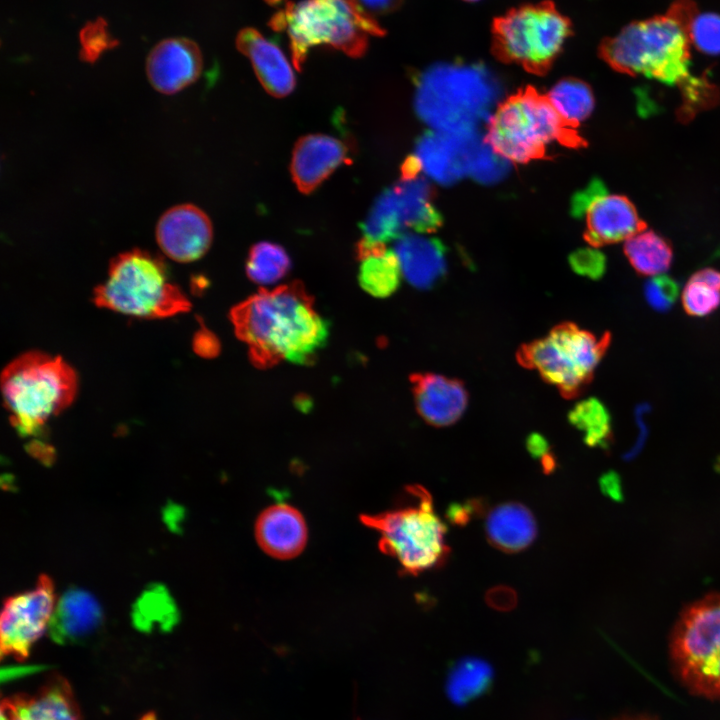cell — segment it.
<instances>
[{
  "mask_svg": "<svg viewBox=\"0 0 720 720\" xmlns=\"http://www.w3.org/2000/svg\"><path fill=\"white\" fill-rule=\"evenodd\" d=\"M142 720H156V719L153 714H148Z\"/></svg>",
  "mask_w": 720,
  "mask_h": 720,
  "instance_id": "obj_48",
  "label": "cell"
},
{
  "mask_svg": "<svg viewBox=\"0 0 720 720\" xmlns=\"http://www.w3.org/2000/svg\"><path fill=\"white\" fill-rule=\"evenodd\" d=\"M80 59L84 62L94 63L102 53L119 45V41L112 37L107 29V22L102 17L88 22L79 33Z\"/></svg>",
  "mask_w": 720,
  "mask_h": 720,
  "instance_id": "obj_35",
  "label": "cell"
},
{
  "mask_svg": "<svg viewBox=\"0 0 720 720\" xmlns=\"http://www.w3.org/2000/svg\"><path fill=\"white\" fill-rule=\"evenodd\" d=\"M78 379L59 356L40 351L21 354L1 374V391L10 422L23 437L38 435L46 422L73 402Z\"/></svg>",
  "mask_w": 720,
  "mask_h": 720,
  "instance_id": "obj_5",
  "label": "cell"
},
{
  "mask_svg": "<svg viewBox=\"0 0 720 720\" xmlns=\"http://www.w3.org/2000/svg\"><path fill=\"white\" fill-rule=\"evenodd\" d=\"M569 422L583 433L585 444L607 448L612 439L611 417L607 407L594 397L577 402L568 415Z\"/></svg>",
  "mask_w": 720,
  "mask_h": 720,
  "instance_id": "obj_30",
  "label": "cell"
},
{
  "mask_svg": "<svg viewBox=\"0 0 720 720\" xmlns=\"http://www.w3.org/2000/svg\"><path fill=\"white\" fill-rule=\"evenodd\" d=\"M609 344V333L598 337L576 325L564 324L527 345L520 359L570 396L590 382Z\"/></svg>",
  "mask_w": 720,
  "mask_h": 720,
  "instance_id": "obj_10",
  "label": "cell"
},
{
  "mask_svg": "<svg viewBox=\"0 0 720 720\" xmlns=\"http://www.w3.org/2000/svg\"><path fill=\"white\" fill-rule=\"evenodd\" d=\"M360 520L379 533V549L397 560L404 574L415 576L441 568L449 558L447 527L423 486H407L396 508L374 515L362 514Z\"/></svg>",
  "mask_w": 720,
  "mask_h": 720,
  "instance_id": "obj_6",
  "label": "cell"
},
{
  "mask_svg": "<svg viewBox=\"0 0 720 720\" xmlns=\"http://www.w3.org/2000/svg\"><path fill=\"white\" fill-rule=\"evenodd\" d=\"M402 272L394 250L361 260L358 280L368 294L378 298L388 297L398 288Z\"/></svg>",
  "mask_w": 720,
  "mask_h": 720,
  "instance_id": "obj_29",
  "label": "cell"
},
{
  "mask_svg": "<svg viewBox=\"0 0 720 720\" xmlns=\"http://www.w3.org/2000/svg\"><path fill=\"white\" fill-rule=\"evenodd\" d=\"M483 140L477 131L431 130L418 139L412 156L419 172L439 184H452L469 176L473 158Z\"/></svg>",
  "mask_w": 720,
  "mask_h": 720,
  "instance_id": "obj_14",
  "label": "cell"
},
{
  "mask_svg": "<svg viewBox=\"0 0 720 720\" xmlns=\"http://www.w3.org/2000/svg\"><path fill=\"white\" fill-rule=\"evenodd\" d=\"M371 16L389 14L397 10L403 0H356Z\"/></svg>",
  "mask_w": 720,
  "mask_h": 720,
  "instance_id": "obj_42",
  "label": "cell"
},
{
  "mask_svg": "<svg viewBox=\"0 0 720 720\" xmlns=\"http://www.w3.org/2000/svg\"><path fill=\"white\" fill-rule=\"evenodd\" d=\"M571 33V22L551 1L526 4L494 20L492 51L503 62L544 74Z\"/></svg>",
  "mask_w": 720,
  "mask_h": 720,
  "instance_id": "obj_9",
  "label": "cell"
},
{
  "mask_svg": "<svg viewBox=\"0 0 720 720\" xmlns=\"http://www.w3.org/2000/svg\"><path fill=\"white\" fill-rule=\"evenodd\" d=\"M230 319L257 368L281 361L311 364L325 346L329 324L301 282L260 290L234 306Z\"/></svg>",
  "mask_w": 720,
  "mask_h": 720,
  "instance_id": "obj_1",
  "label": "cell"
},
{
  "mask_svg": "<svg viewBox=\"0 0 720 720\" xmlns=\"http://www.w3.org/2000/svg\"><path fill=\"white\" fill-rule=\"evenodd\" d=\"M486 502L481 498H473L465 503H451L446 510L447 520L459 527L467 525L474 517L482 516L486 511Z\"/></svg>",
  "mask_w": 720,
  "mask_h": 720,
  "instance_id": "obj_39",
  "label": "cell"
},
{
  "mask_svg": "<svg viewBox=\"0 0 720 720\" xmlns=\"http://www.w3.org/2000/svg\"><path fill=\"white\" fill-rule=\"evenodd\" d=\"M393 250L402 276L416 288H430L445 274V248L435 238L406 233L396 240Z\"/></svg>",
  "mask_w": 720,
  "mask_h": 720,
  "instance_id": "obj_24",
  "label": "cell"
},
{
  "mask_svg": "<svg viewBox=\"0 0 720 720\" xmlns=\"http://www.w3.org/2000/svg\"><path fill=\"white\" fill-rule=\"evenodd\" d=\"M490 668L482 660L463 659L455 666L450 677V694L458 701H464L479 693L490 678Z\"/></svg>",
  "mask_w": 720,
  "mask_h": 720,
  "instance_id": "obj_32",
  "label": "cell"
},
{
  "mask_svg": "<svg viewBox=\"0 0 720 720\" xmlns=\"http://www.w3.org/2000/svg\"><path fill=\"white\" fill-rule=\"evenodd\" d=\"M416 408L421 417L435 426H448L456 422L467 406V393L455 379L439 374L413 377Z\"/></svg>",
  "mask_w": 720,
  "mask_h": 720,
  "instance_id": "obj_22",
  "label": "cell"
},
{
  "mask_svg": "<svg viewBox=\"0 0 720 720\" xmlns=\"http://www.w3.org/2000/svg\"><path fill=\"white\" fill-rule=\"evenodd\" d=\"M202 66V54L194 41L170 38L159 42L150 51L146 73L155 90L171 95L195 82Z\"/></svg>",
  "mask_w": 720,
  "mask_h": 720,
  "instance_id": "obj_16",
  "label": "cell"
},
{
  "mask_svg": "<svg viewBox=\"0 0 720 720\" xmlns=\"http://www.w3.org/2000/svg\"><path fill=\"white\" fill-rule=\"evenodd\" d=\"M489 607L497 611H510L517 604V594L514 589L506 585H498L489 589L485 595Z\"/></svg>",
  "mask_w": 720,
  "mask_h": 720,
  "instance_id": "obj_41",
  "label": "cell"
},
{
  "mask_svg": "<svg viewBox=\"0 0 720 720\" xmlns=\"http://www.w3.org/2000/svg\"><path fill=\"white\" fill-rule=\"evenodd\" d=\"M679 284L667 275H656L644 284V297L657 312H667L679 296Z\"/></svg>",
  "mask_w": 720,
  "mask_h": 720,
  "instance_id": "obj_36",
  "label": "cell"
},
{
  "mask_svg": "<svg viewBox=\"0 0 720 720\" xmlns=\"http://www.w3.org/2000/svg\"><path fill=\"white\" fill-rule=\"evenodd\" d=\"M179 614L174 600L162 585H152L136 601L132 620L143 632L158 628L167 632L178 622Z\"/></svg>",
  "mask_w": 720,
  "mask_h": 720,
  "instance_id": "obj_28",
  "label": "cell"
},
{
  "mask_svg": "<svg viewBox=\"0 0 720 720\" xmlns=\"http://www.w3.org/2000/svg\"><path fill=\"white\" fill-rule=\"evenodd\" d=\"M218 343L214 335L207 330L199 331L194 337V348L202 356H214L218 351Z\"/></svg>",
  "mask_w": 720,
  "mask_h": 720,
  "instance_id": "obj_43",
  "label": "cell"
},
{
  "mask_svg": "<svg viewBox=\"0 0 720 720\" xmlns=\"http://www.w3.org/2000/svg\"><path fill=\"white\" fill-rule=\"evenodd\" d=\"M672 657L689 688L720 697V594L705 597L682 614L673 633Z\"/></svg>",
  "mask_w": 720,
  "mask_h": 720,
  "instance_id": "obj_11",
  "label": "cell"
},
{
  "mask_svg": "<svg viewBox=\"0 0 720 720\" xmlns=\"http://www.w3.org/2000/svg\"><path fill=\"white\" fill-rule=\"evenodd\" d=\"M485 532L488 542L505 553H518L530 546L537 535L532 512L522 503L505 502L487 515Z\"/></svg>",
  "mask_w": 720,
  "mask_h": 720,
  "instance_id": "obj_25",
  "label": "cell"
},
{
  "mask_svg": "<svg viewBox=\"0 0 720 720\" xmlns=\"http://www.w3.org/2000/svg\"><path fill=\"white\" fill-rule=\"evenodd\" d=\"M624 253L638 274L651 277L666 272L673 259L669 241L652 230H643L627 239Z\"/></svg>",
  "mask_w": 720,
  "mask_h": 720,
  "instance_id": "obj_26",
  "label": "cell"
},
{
  "mask_svg": "<svg viewBox=\"0 0 720 720\" xmlns=\"http://www.w3.org/2000/svg\"><path fill=\"white\" fill-rule=\"evenodd\" d=\"M182 517V510L178 506L172 505L167 507L165 519L171 528L177 529Z\"/></svg>",
  "mask_w": 720,
  "mask_h": 720,
  "instance_id": "obj_47",
  "label": "cell"
},
{
  "mask_svg": "<svg viewBox=\"0 0 720 720\" xmlns=\"http://www.w3.org/2000/svg\"><path fill=\"white\" fill-rule=\"evenodd\" d=\"M572 270L589 279H600L606 271V258L597 247L580 248L569 256Z\"/></svg>",
  "mask_w": 720,
  "mask_h": 720,
  "instance_id": "obj_37",
  "label": "cell"
},
{
  "mask_svg": "<svg viewBox=\"0 0 720 720\" xmlns=\"http://www.w3.org/2000/svg\"><path fill=\"white\" fill-rule=\"evenodd\" d=\"M54 604V585L47 575H40L33 589L7 598L0 620L1 656L27 658L46 630Z\"/></svg>",
  "mask_w": 720,
  "mask_h": 720,
  "instance_id": "obj_13",
  "label": "cell"
},
{
  "mask_svg": "<svg viewBox=\"0 0 720 720\" xmlns=\"http://www.w3.org/2000/svg\"><path fill=\"white\" fill-rule=\"evenodd\" d=\"M415 84L416 112L438 131H477L501 94L500 81L482 64H435L420 73Z\"/></svg>",
  "mask_w": 720,
  "mask_h": 720,
  "instance_id": "obj_3",
  "label": "cell"
},
{
  "mask_svg": "<svg viewBox=\"0 0 720 720\" xmlns=\"http://www.w3.org/2000/svg\"><path fill=\"white\" fill-rule=\"evenodd\" d=\"M604 183L599 179H593L584 189L578 191L571 202V212L575 217L585 215L591 204L599 197L607 194Z\"/></svg>",
  "mask_w": 720,
  "mask_h": 720,
  "instance_id": "obj_40",
  "label": "cell"
},
{
  "mask_svg": "<svg viewBox=\"0 0 720 720\" xmlns=\"http://www.w3.org/2000/svg\"><path fill=\"white\" fill-rule=\"evenodd\" d=\"M156 241L169 258L187 263L202 257L209 249L213 229L209 217L193 204H180L159 218Z\"/></svg>",
  "mask_w": 720,
  "mask_h": 720,
  "instance_id": "obj_15",
  "label": "cell"
},
{
  "mask_svg": "<svg viewBox=\"0 0 720 720\" xmlns=\"http://www.w3.org/2000/svg\"><path fill=\"white\" fill-rule=\"evenodd\" d=\"M679 85L682 87L683 96L686 97L685 103L688 109L695 111L696 108H704L706 105L711 104L715 89L705 79L690 75Z\"/></svg>",
  "mask_w": 720,
  "mask_h": 720,
  "instance_id": "obj_38",
  "label": "cell"
},
{
  "mask_svg": "<svg viewBox=\"0 0 720 720\" xmlns=\"http://www.w3.org/2000/svg\"><path fill=\"white\" fill-rule=\"evenodd\" d=\"M688 36L699 51L707 55H720V15L696 12L691 18Z\"/></svg>",
  "mask_w": 720,
  "mask_h": 720,
  "instance_id": "obj_34",
  "label": "cell"
},
{
  "mask_svg": "<svg viewBox=\"0 0 720 720\" xmlns=\"http://www.w3.org/2000/svg\"><path fill=\"white\" fill-rule=\"evenodd\" d=\"M600 486L608 496L617 498L619 496V480L615 473L609 472L600 479Z\"/></svg>",
  "mask_w": 720,
  "mask_h": 720,
  "instance_id": "obj_45",
  "label": "cell"
},
{
  "mask_svg": "<svg viewBox=\"0 0 720 720\" xmlns=\"http://www.w3.org/2000/svg\"><path fill=\"white\" fill-rule=\"evenodd\" d=\"M695 11L691 1L679 0L667 14L633 22L603 40L600 56L618 72L680 84L690 76L687 28Z\"/></svg>",
  "mask_w": 720,
  "mask_h": 720,
  "instance_id": "obj_2",
  "label": "cell"
},
{
  "mask_svg": "<svg viewBox=\"0 0 720 720\" xmlns=\"http://www.w3.org/2000/svg\"><path fill=\"white\" fill-rule=\"evenodd\" d=\"M465 1H477V0H465Z\"/></svg>",
  "mask_w": 720,
  "mask_h": 720,
  "instance_id": "obj_50",
  "label": "cell"
},
{
  "mask_svg": "<svg viewBox=\"0 0 720 720\" xmlns=\"http://www.w3.org/2000/svg\"><path fill=\"white\" fill-rule=\"evenodd\" d=\"M486 142L510 163L542 158L554 142L583 143L559 118L546 95L527 87L499 103L487 121Z\"/></svg>",
  "mask_w": 720,
  "mask_h": 720,
  "instance_id": "obj_8",
  "label": "cell"
},
{
  "mask_svg": "<svg viewBox=\"0 0 720 720\" xmlns=\"http://www.w3.org/2000/svg\"><path fill=\"white\" fill-rule=\"evenodd\" d=\"M237 49L246 55L264 89L274 97L292 92L296 79L281 48L257 29L244 28L236 37Z\"/></svg>",
  "mask_w": 720,
  "mask_h": 720,
  "instance_id": "obj_21",
  "label": "cell"
},
{
  "mask_svg": "<svg viewBox=\"0 0 720 720\" xmlns=\"http://www.w3.org/2000/svg\"><path fill=\"white\" fill-rule=\"evenodd\" d=\"M269 26L286 32L292 62L299 71L315 46L325 45L356 58L365 54L369 36L385 34L356 0L286 1Z\"/></svg>",
  "mask_w": 720,
  "mask_h": 720,
  "instance_id": "obj_4",
  "label": "cell"
},
{
  "mask_svg": "<svg viewBox=\"0 0 720 720\" xmlns=\"http://www.w3.org/2000/svg\"><path fill=\"white\" fill-rule=\"evenodd\" d=\"M102 621V610L96 599L87 591L70 588L53 612L49 634L59 644L80 643L90 637Z\"/></svg>",
  "mask_w": 720,
  "mask_h": 720,
  "instance_id": "obj_23",
  "label": "cell"
},
{
  "mask_svg": "<svg viewBox=\"0 0 720 720\" xmlns=\"http://www.w3.org/2000/svg\"><path fill=\"white\" fill-rule=\"evenodd\" d=\"M255 535L265 553L276 559H291L303 551L308 533L304 517L295 507L277 503L258 516Z\"/></svg>",
  "mask_w": 720,
  "mask_h": 720,
  "instance_id": "obj_20",
  "label": "cell"
},
{
  "mask_svg": "<svg viewBox=\"0 0 720 720\" xmlns=\"http://www.w3.org/2000/svg\"><path fill=\"white\" fill-rule=\"evenodd\" d=\"M1 720H80L72 689L53 676L34 694H17L1 702Z\"/></svg>",
  "mask_w": 720,
  "mask_h": 720,
  "instance_id": "obj_17",
  "label": "cell"
},
{
  "mask_svg": "<svg viewBox=\"0 0 720 720\" xmlns=\"http://www.w3.org/2000/svg\"><path fill=\"white\" fill-rule=\"evenodd\" d=\"M41 667H34V666H24V667H13V668H7L6 670H2V680L5 679H11L18 677L20 675H25L27 673H31L34 670H40Z\"/></svg>",
  "mask_w": 720,
  "mask_h": 720,
  "instance_id": "obj_46",
  "label": "cell"
},
{
  "mask_svg": "<svg viewBox=\"0 0 720 720\" xmlns=\"http://www.w3.org/2000/svg\"><path fill=\"white\" fill-rule=\"evenodd\" d=\"M526 448L533 458L539 459L540 461L552 454L548 441L539 433H532L528 436Z\"/></svg>",
  "mask_w": 720,
  "mask_h": 720,
  "instance_id": "obj_44",
  "label": "cell"
},
{
  "mask_svg": "<svg viewBox=\"0 0 720 720\" xmlns=\"http://www.w3.org/2000/svg\"><path fill=\"white\" fill-rule=\"evenodd\" d=\"M348 148L335 137L310 134L293 150L290 172L300 192L314 191L338 166L348 160Z\"/></svg>",
  "mask_w": 720,
  "mask_h": 720,
  "instance_id": "obj_18",
  "label": "cell"
},
{
  "mask_svg": "<svg viewBox=\"0 0 720 720\" xmlns=\"http://www.w3.org/2000/svg\"><path fill=\"white\" fill-rule=\"evenodd\" d=\"M441 215L433 203V191L426 178L401 180L385 189L375 200L360 225L363 238L385 244L406 233H430L441 224Z\"/></svg>",
  "mask_w": 720,
  "mask_h": 720,
  "instance_id": "obj_12",
  "label": "cell"
},
{
  "mask_svg": "<svg viewBox=\"0 0 720 720\" xmlns=\"http://www.w3.org/2000/svg\"><path fill=\"white\" fill-rule=\"evenodd\" d=\"M290 266V258L283 247L263 241L251 247L246 262V273L250 280L268 285L283 278Z\"/></svg>",
  "mask_w": 720,
  "mask_h": 720,
  "instance_id": "obj_31",
  "label": "cell"
},
{
  "mask_svg": "<svg viewBox=\"0 0 720 720\" xmlns=\"http://www.w3.org/2000/svg\"><path fill=\"white\" fill-rule=\"evenodd\" d=\"M546 96L561 121L572 129L586 120L594 109L591 88L578 79L560 80Z\"/></svg>",
  "mask_w": 720,
  "mask_h": 720,
  "instance_id": "obj_27",
  "label": "cell"
},
{
  "mask_svg": "<svg viewBox=\"0 0 720 720\" xmlns=\"http://www.w3.org/2000/svg\"><path fill=\"white\" fill-rule=\"evenodd\" d=\"M587 242L600 247L627 240L646 229L636 207L624 195L605 194L597 198L585 213Z\"/></svg>",
  "mask_w": 720,
  "mask_h": 720,
  "instance_id": "obj_19",
  "label": "cell"
},
{
  "mask_svg": "<svg viewBox=\"0 0 720 720\" xmlns=\"http://www.w3.org/2000/svg\"><path fill=\"white\" fill-rule=\"evenodd\" d=\"M632 720H646V719H632Z\"/></svg>",
  "mask_w": 720,
  "mask_h": 720,
  "instance_id": "obj_49",
  "label": "cell"
},
{
  "mask_svg": "<svg viewBox=\"0 0 720 720\" xmlns=\"http://www.w3.org/2000/svg\"><path fill=\"white\" fill-rule=\"evenodd\" d=\"M93 300L98 307L147 319L171 317L191 307L170 281L162 258L140 249L112 259L107 279L95 288Z\"/></svg>",
  "mask_w": 720,
  "mask_h": 720,
  "instance_id": "obj_7",
  "label": "cell"
},
{
  "mask_svg": "<svg viewBox=\"0 0 720 720\" xmlns=\"http://www.w3.org/2000/svg\"><path fill=\"white\" fill-rule=\"evenodd\" d=\"M681 301L688 315L707 316L720 306V289L692 274L682 291Z\"/></svg>",
  "mask_w": 720,
  "mask_h": 720,
  "instance_id": "obj_33",
  "label": "cell"
}]
</instances>
